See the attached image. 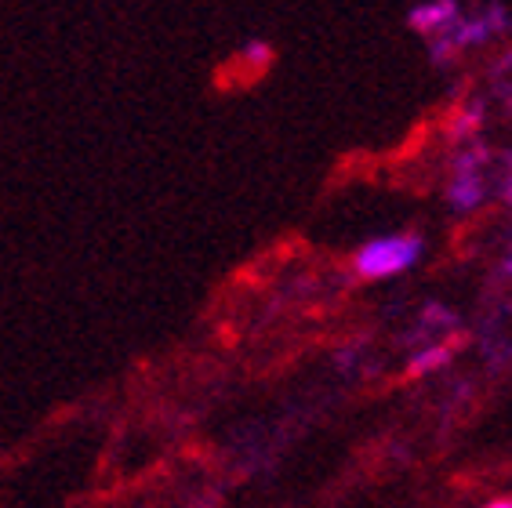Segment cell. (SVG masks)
Instances as JSON below:
<instances>
[{"label": "cell", "instance_id": "3", "mask_svg": "<svg viewBox=\"0 0 512 508\" xmlns=\"http://www.w3.org/2000/svg\"><path fill=\"white\" fill-rule=\"evenodd\" d=\"M476 160H462V171H458V182H454L451 189V200L458 207H476L483 200V189H480V178H476Z\"/></svg>", "mask_w": 512, "mask_h": 508}, {"label": "cell", "instance_id": "5", "mask_svg": "<svg viewBox=\"0 0 512 508\" xmlns=\"http://www.w3.org/2000/svg\"><path fill=\"white\" fill-rule=\"evenodd\" d=\"M491 505H498V508H509V505H512V498H498V501H491Z\"/></svg>", "mask_w": 512, "mask_h": 508}, {"label": "cell", "instance_id": "2", "mask_svg": "<svg viewBox=\"0 0 512 508\" xmlns=\"http://www.w3.org/2000/svg\"><path fill=\"white\" fill-rule=\"evenodd\" d=\"M454 15H458V4L454 0H429V4H418V8L411 11V26L414 30H444V26H451Z\"/></svg>", "mask_w": 512, "mask_h": 508}, {"label": "cell", "instance_id": "4", "mask_svg": "<svg viewBox=\"0 0 512 508\" xmlns=\"http://www.w3.org/2000/svg\"><path fill=\"white\" fill-rule=\"evenodd\" d=\"M444 360H447V352H444V349H433V352H425L422 360H414L411 371H414V374H422V371H429V367H440Z\"/></svg>", "mask_w": 512, "mask_h": 508}, {"label": "cell", "instance_id": "1", "mask_svg": "<svg viewBox=\"0 0 512 508\" xmlns=\"http://www.w3.org/2000/svg\"><path fill=\"white\" fill-rule=\"evenodd\" d=\"M422 258V240L418 236H385V240H375V244H367L364 251L356 254V269L360 276H396L411 269L414 262Z\"/></svg>", "mask_w": 512, "mask_h": 508}, {"label": "cell", "instance_id": "6", "mask_svg": "<svg viewBox=\"0 0 512 508\" xmlns=\"http://www.w3.org/2000/svg\"><path fill=\"white\" fill-rule=\"evenodd\" d=\"M505 200H509V204H512V182H509V189H505Z\"/></svg>", "mask_w": 512, "mask_h": 508}]
</instances>
